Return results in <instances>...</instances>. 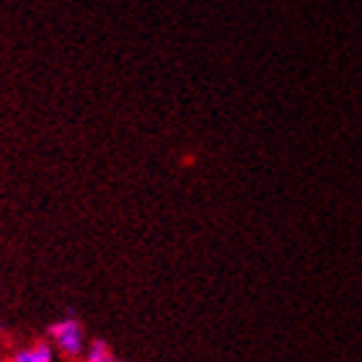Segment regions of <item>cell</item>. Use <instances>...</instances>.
<instances>
[{"label":"cell","mask_w":362,"mask_h":362,"mask_svg":"<svg viewBox=\"0 0 362 362\" xmlns=\"http://www.w3.org/2000/svg\"><path fill=\"white\" fill-rule=\"evenodd\" d=\"M49 344H52L54 352H60L62 357L81 360L86 347H88L83 324H81L76 316H65V318H60V321H54V324L49 326Z\"/></svg>","instance_id":"cell-1"},{"label":"cell","mask_w":362,"mask_h":362,"mask_svg":"<svg viewBox=\"0 0 362 362\" xmlns=\"http://www.w3.org/2000/svg\"><path fill=\"white\" fill-rule=\"evenodd\" d=\"M8 362H54V347L49 344V339L29 341V344L13 349Z\"/></svg>","instance_id":"cell-2"},{"label":"cell","mask_w":362,"mask_h":362,"mask_svg":"<svg viewBox=\"0 0 362 362\" xmlns=\"http://www.w3.org/2000/svg\"><path fill=\"white\" fill-rule=\"evenodd\" d=\"M83 362H124L119 360V357L114 355V349L106 344L104 339H93L88 341V347H86L83 357H81Z\"/></svg>","instance_id":"cell-3"},{"label":"cell","mask_w":362,"mask_h":362,"mask_svg":"<svg viewBox=\"0 0 362 362\" xmlns=\"http://www.w3.org/2000/svg\"><path fill=\"white\" fill-rule=\"evenodd\" d=\"M0 362H6V355H3V352H0Z\"/></svg>","instance_id":"cell-4"},{"label":"cell","mask_w":362,"mask_h":362,"mask_svg":"<svg viewBox=\"0 0 362 362\" xmlns=\"http://www.w3.org/2000/svg\"><path fill=\"white\" fill-rule=\"evenodd\" d=\"M6 362H8V360H6Z\"/></svg>","instance_id":"cell-5"}]
</instances>
